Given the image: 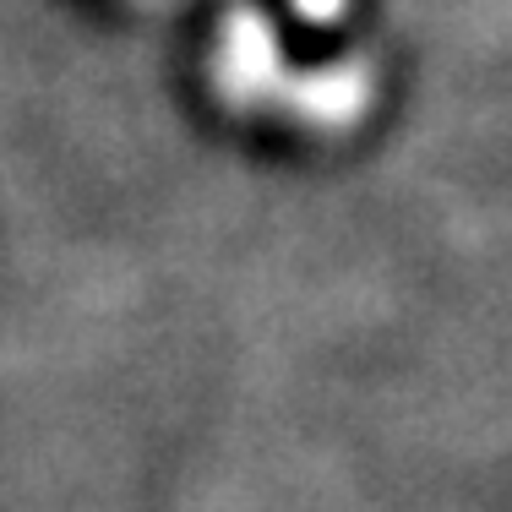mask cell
<instances>
[{"instance_id":"6da1fadb","label":"cell","mask_w":512,"mask_h":512,"mask_svg":"<svg viewBox=\"0 0 512 512\" xmlns=\"http://www.w3.org/2000/svg\"><path fill=\"white\" fill-rule=\"evenodd\" d=\"M300 6H306L311 17H333V11H338V0H300Z\"/></svg>"}]
</instances>
